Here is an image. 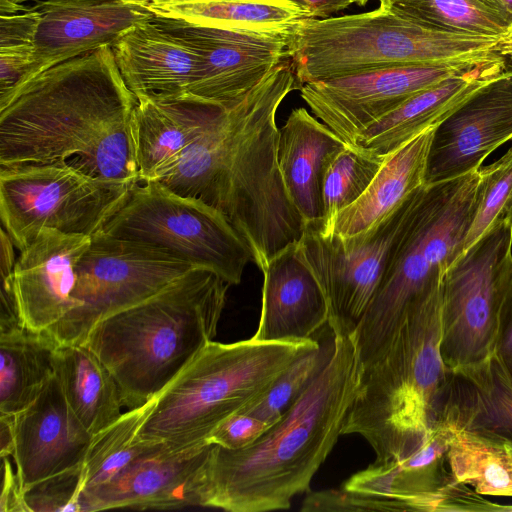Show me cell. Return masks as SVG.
Instances as JSON below:
<instances>
[{
    "label": "cell",
    "instance_id": "obj_1",
    "mask_svg": "<svg viewBox=\"0 0 512 512\" xmlns=\"http://www.w3.org/2000/svg\"><path fill=\"white\" fill-rule=\"evenodd\" d=\"M137 103L111 46L50 67L0 109V167L67 163L136 184Z\"/></svg>",
    "mask_w": 512,
    "mask_h": 512
},
{
    "label": "cell",
    "instance_id": "obj_2",
    "mask_svg": "<svg viewBox=\"0 0 512 512\" xmlns=\"http://www.w3.org/2000/svg\"><path fill=\"white\" fill-rule=\"evenodd\" d=\"M361 366L349 336L334 335L327 366L282 417L251 445L212 444L203 507L230 512L286 510L310 484L342 435L357 396Z\"/></svg>",
    "mask_w": 512,
    "mask_h": 512
},
{
    "label": "cell",
    "instance_id": "obj_3",
    "mask_svg": "<svg viewBox=\"0 0 512 512\" xmlns=\"http://www.w3.org/2000/svg\"><path fill=\"white\" fill-rule=\"evenodd\" d=\"M229 286L216 273L193 268L93 328L84 344L112 373L125 407L157 396L213 340Z\"/></svg>",
    "mask_w": 512,
    "mask_h": 512
},
{
    "label": "cell",
    "instance_id": "obj_4",
    "mask_svg": "<svg viewBox=\"0 0 512 512\" xmlns=\"http://www.w3.org/2000/svg\"><path fill=\"white\" fill-rule=\"evenodd\" d=\"M440 342L441 290L409 307L388 346L362 370L342 435L363 437L375 463L403 458L438 422L449 375Z\"/></svg>",
    "mask_w": 512,
    "mask_h": 512
},
{
    "label": "cell",
    "instance_id": "obj_5",
    "mask_svg": "<svg viewBox=\"0 0 512 512\" xmlns=\"http://www.w3.org/2000/svg\"><path fill=\"white\" fill-rule=\"evenodd\" d=\"M319 343L210 341L155 397L140 438L172 450L208 444L220 424L258 399L294 360Z\"/></svg>",
    "mask_w": 512,
    "mask_h": 512
},
{
    "label": "cell",
    "instance_id": "obj_6",
    "mask_svg": "<svg viewBox=\"0 0 512 512\" xmlns=\"http://www.w3.org/2000/svg\"><path fill=\"white\" fill-rule=\"evenodd\" d=\"M478 170L425 185L413 217L362 319L349 335L363 370L385 350L409 307L441 290L463 252L475 211Z\"/></svg>",
    "mask_w": 512,
    "mask_h": 512
},
{
    "label": "cell",
    "instance_id": "obj_7",
    "mask_svg": "<svg viewBox=\"0 0 512 512\" xmlns=\"http://www.w3.org/2000/svg\"><path fill=\"white\" fill-rule=\"evenodd\" d=\"M498 42L499 36L431 29L379 6L359 14L306 18L288 48L300 90L309 82L384 67L483 59L496 53Z\"/></svg>",
    "mask_w": 512,
    "mask_h": 512
},
{
    "label": "cell",
    "instance_id": "obj_8",
    "mask_svg": "<svg viewBox=\"0 0 512 512\" xmlns=\"http://www.w3.org/2000/svg\"><path fill=\"white\" fill-rule=\"evenodd\" d=\"M102 231L162 249L230 285L239 284L253 262L248 244L222 212L157 181L136 183Z\"/></svg>",
    "mask_w": 512,
    "mask_h": 512
},
{
    "label": "cell",
    "instance_id": "obj_9",
    "mask_svg": "<svg viewBox=\"0 0 512 512\" xmlns=\"http://www.w3.org/2000/svg\"><path fill=\"white\" fill-rule=\"evenodd\" d=\"M135 184L86 174L67 164L0 167V216L22 250L44 228L93 236Z\"/></svg>",
    "mask_w": 512,
    "mask_h": 512
},
{
    "label": "cell",
    "instance_id": "obj_10",
    "mask_svg": "<svg viewBox=\"0 0 512 512\" xmlns=\"http://www.w3.org/2000/svg\"><path fill=\"white\" fill-rule=\"evenodd\" d=\"M512 274V224L485 233L447 268L441 287L440 351L448 371L497 353L500 314Z\"/></svg>",
    "mask_w": 512,
    "mask_h": 512
},
{
    "label": "cell",
    "instance_id": "obj_11",
    "mask_svg": "<svg viewBox=\"0 0 512 512\" xmlns=\"http://www.w3.org/2000/svg\"><path fill=\"white\" fill-rule=\"evenodd\" d=\"M193 268L157 247L100 231L76 266L74 309L47 333L58 345L84 344L100 321L155 295Z\"/></svg>",
    "mask_w": 512,
    "mask_h": 512
},
{
    "label": "cell",
    "instance_id": "obj_12",
    "mask_svg": "<svg viewBox=\"0 0 512 512\" xmlns=\"http://www.w3.org/2000/svg\"><path fill=\"white\" fill-rule=\"evenodd\" d=\"M424 186L365 233L343 238L305 223L298 246L326 295L333 335L349 336L359 324L413 220Z\"/></svg>",
    "mask_w": 512,
    "mask_h": 512
},
{
    "label": "cell",
    "instance_id": "obj_13",
    "mask_svg": "<svg viewBox=\"0 0 512 512\" xmlns=\"http://www.w3.org/2000/svg\"><path fill=\"white\" fill-rule=\"evenodd\" d=\"M489 57L384 67L309 82L301 87L300 94L314 116L353 145L364 130L412 95Z\"/></svg>",
    "mask_w": 512,
    "mask_h": 512
},
{
    "label": "cell",
    "instance_id": "obj_14",
    "mask_svg": "<svg viewBox=\"0 0 512 512\" xmlns=\"http://www.w3.org/2000/svg\"><path fill=\"white\" fill-rule=\"evenodd\" d=\"M198 58L197 78L189 93L230 106L290 56L291 37L197 26L153 17Z\"/></svg>",
    "mask_w": 512,
    "mask_h": 512
},
{
    "label": "cell",
    "instance_id": "obj_15",
    "mask_svg": "<svg viewBox=\"0 0 512 512\" xmlns=\"http://www.w3.org/2000/svg\"><path fill=\"white\" fill-rule=\"evenodd\" d=\"M457 430L439 420L424 440L401 459L373 462L342 488L391 500L396 511H463L467 488L449 469L447 453Z\"/></svg>",
    "mask_w": 512,
    "mask_h": 512
},
{
    "label": "cell",
    "instance_id": "obj_16",
    "mask_svg": "<svg viewBox=\"0 0 512 512\" xmlns=\"http://www.w3.org/2000/svg\"><path fill=\"white\" fill-rule=\"evenodd\" d=\"M212 444L172 450L165 444L132 461L109 481L81 494L82 512L203 507Z\"/></svg>",
    "mask_w": 512,
    "mask_h": 512
},
{
    "label": "cell",
    "instance_id": "obj_17",
    "mask_svg": "<svg viewBox=\"0 0 512 512\" xmlns=\"http://www.w3.org/2000/svg\"><path fill=\"white\" fill-rule=\"evenodd\" d=\"M512 138V71L504 70L433 129L425 185L461 177Z\"/></svg>",
    "mask_w": 512,
    "mask_h": 512
},
{
    "label": "cell",
    "instance_id": "obj_18",
    "mask_svg": "<svg viewBox=\"0 0 512 512\" xmlns=\"http://www.w3.org/2000/svg\"><path fill=\"white\" fill-rule=\"evenodd\" d=\"M91 237L44 228L20 250L14 288L23 327L47 332L74 309L76 266Z\"/></svg>",
    "mask_w": 512,
    "mask_h": 512
},
{
    "label": "cell",
    "instance_id": "obj_19",
    "mask_svg": "<svg viewBox=\"0 0 512 512\" xmlns=\"http://www.w3.org/2000/svg\"><path fill=\"white\" fill-rule=\"evenodd\" d=\"M32 79L59 63L112 46L134 26L153 16L125 0H43L35 5Z\"/></svg>",
    "mask_w": 512,
    "mask_h": 512
},
{
    "label": "cell",
    "instance_id": "obj_20",
    "mask_svg": "<svg viewBox=\"0 0 512 512\" xmlns=\"http://www.w3.org/2000/svg\"><path fill=\"white\" fill-rule=\"evenodd\" d=\"M92 435L70 410L53 375L37 398L13 415V453L20 487L82 464Z\"/></svg>",
    "mask_w": 512,
    "mask_h": 512
},
{
    "label": "cell",
    "instance_id": "obj_21",
    "mask_svg": "<svg viewBox=\"0 0 512 512\" xmlns=\"http://www.w3.org/2000/svg\"><path fill=\"white\" fill-rule=\"evenodd\" d=\"M298 242L274 255L261 269V315L251 337L256 341H307L328 323L326 295Z\"/></svg>",
    "mask_w": 512,
    "mask_h": 512
},
{
    "label": "cell",
    "instance_id": "obj_22",
    "mask_svg": "<svg viewBox=\"0 0 512 512\" xmlns=\"http://www.w3.org/2000/svg\"><path fill=\"white\" fill-rule=\"evenodd\" d=\"M504 70V57L496 53L471 69L412 95L364 130L353 145L385 157L436 127L475 91Z\"/></svg>",
    "mask_w": 512,
    "mask_h": 512
},
{
    "label": "cell",
    "instance_id": "obj_23",
    "mask_svg": "<svg viewBox=\"0 0 512 512\" xmlns=\"http://www.w3.org/2000/svg\"><path fill=\"white\" fill-rule=\"evenodd\" d=\"M439 420L457 432L512 444V373L498 353L449 371Z\"/></svg>",
    "mask_w": 512,
    "mask_h": 512
},
{
    "label": "cell",
    "instance_id": "obj_24",
    "mask_svg": "<svg viewBox=\"0 0 512 512\" xmlns=\"http://www.w3.org/2000/svg\"><path fill=\"white\" fill-rule=\"evenodd\" d=\"M152 19L111 46L123 80L137 99L189 93L198 74L197 55Z\"/></svg>",
    "mask_w": 512,
    "mask_h": 512
},
{
    "label": "cell",
    "instance_id": "obj_25",
    "mask_svg": "<svg viewBox=\"0 0 512 512\" xmlns=\"http://www.w3.org/2000/svg\"><path fill=\"white\" fill-rule=\"evenodd\" d=\"M224 105L191 93L138 98L134 113V142L140 181L158 170L200 136Z\"/></svg>",
    "mask_w": 512,
    "mask_h": 512
},
{
    "label": "cell",
    "instance_id": "obj_26",
    "mask_svg": "<svg viewBox=\"0 0 512 512\" xmlns=\"http://www.w3.org/2000/svg\"><path fill=\"white\" fill-rule=\"evenodd\" d=\"M347 143L305 108L279 129L278 163L286 190L305 223L323 217L322 179L330 158Z\"/></svg>",
    "mask_w": 512,
    "mask_h": 512
},
{
    "label": "cell",
    "instance_id": "obj_27",
    "mask_svg": "<svg viewBox=\"0 0 512 512\" xmlns=\"http://www.w3.org/2000/svg\"><path fill=\"white\" fill-rule=\"evenodd\" d=\"M433 129L426 130L387 155L364 193L341 210L328 225L307 224L322 232L346 238L365 233L383 221L425 185Z\"/></svg>",
    "mask_w": 512,
    "mask_h": 512
},
{
    "label": "cell",
    "instance_id": "obj_28",
    "mask_svg": "<svg viewBox=\"0 0 512 512\" xmlns=\"http://www.w3.org/2000/svg\"><path fill=\"white\" fill-rule=\"evenodd\" d=\"M153 17L291 37L311 13L288 0H125Z\"/></svg>",
    "mask_w": 512,
    "mask_h": 512
},
{
    "label": "cell",
    "instance_id": "obj_29",
    "mask_svg": "<svg viewBox=\"0 0 512 512\" xmlns=\"http://www.w3.org/2000/svg\"><path fill=\"white\" fill-rule=\"evenodd\" d=\"M53 368L70 410L91 435L122 415L115 378L86 344L57 345Z\"/></svg>",
    "mask_w": 512,
    "mask_h": 512
},
{
    "label": "cell",
    "instance_id": "obj_30",
    "mask_svg": "<svg viewBox=\"0 0 512 512\" xmlns=\"http://www.w3.org/2000/svg\"><path fill=\"white\" fill-rule=\"evenodd\" d=\"M237 117L236 103L225 106L213 123L150 181H157L181 196L202 200L220 211L223 170Z\"/></svg>",
    "mask_w": 512,
    "mask_h": 512
},
{
    "label": "cell",
    "instance_id": "obj_31",
    "mask_svg": "<svg viewBox=\"0 0 512 512\" xmlns=\"http://www.w3.org/2000/svg\"><path fill=\"white\" fill-rule=\"evenodd\" d=\"M57 343L47 332L23 326L0 331V415L25 409L54 375Z\"/></svg>",
    "mask_w": 512,
    "mask_h": 512
},
{
    "label": "cell",
    "instance_id": "obj_32",
    "mask_svg": "<svg viewBox=\"0 0 512 512\" xmlns=\"http://www.w3.org/2000/svg\"><path fill=\"white\" fill-rule=\"evenodd\" d=\"M379 6L431 29L500 36L512 25L502 0H379Z\"/></svg>",
    "mask_w": 512,
    "mask_h": 512
},
{
    "label": "cell",
    "instance_id": "obj_33",
    "mask_svg": "<svg viewBox=\"0 0 512 512\" xmlns=\"http://www.w3.org/2000/svg\"><path fill=\"white\" fill-rule=\"evenodd\" d=\"M155 397L140 407L128 409L111 425L92 435L81 464L82 492L109 481L135 459L164 445L139 436Z\"/></svg>",
    "mask_w": 512,
    "mask_h": 512
},
{
    "label": "cell",
    "instance_id": "obj_34",
    "mask_svg": "<svg viewBox=\"0 0 512 512\" xmlns=\"http://www.w3.org/2000/svg\"><path fill=\"white\" fill-rule=\"evenodd\" d=\"M447 461L453 478L477 494L512 497V452L506 444L458 432Z\"/></svg>",
    "mask_w": 512,
    "mask_h": 512
},
{
    "label": "cell",
    "instance_id": "obj_35",
    "mask_svg": "<svg viewBox=\"0 0 512 512\" xmlns=\"http://www.w3.org/2000/svg\"><path fill=\"white\" fill-rule=\"evenodd\" d=\"M385 157L349 144L337 151L328 161L322 179L323 217L313 223L326 226L354 203L368 188Z\"/></svg>",
    "mask_w": 512,
    "mask_h": 512
},
{
    "label": "cell",
    "instance_id": "obj_36",
    "mask_svg": "<svg viewBox=\"0 0 512 512\" xmlns=\"http://www.w3.org/2000/svg\"><path fill=\"white\" fill-rule=\"evenodd\" d=\"M39 18L35 6L0 14V109L32 80Z\"/></svg>",
    "mask_w": 512,
    "mask_h": 512
},
{
    "label": "cell",
    "instance_id": "obj_37",
    "mask_svg": "<svg viewBox=\"0 0 512 512\" xmlns=\"http://www.w3.org/2000/svg\"><path fill=\"white\" fill-rule=\"evenodd\" d=\"M333 352L334 335L294 360L264 394L239 413L251 414L273 425L321 374Z\"/></svg>",
    "mask_w": 512,
    "mask_h": 512
},
{
    "label": "cell",
    "instance_id": "obj_38",
    "mask_svg": "<svg viewBox=\"0 0 512 512\" xmlns=\"http://www.w3.org/2000/svg\"><path fill=\"white\" fill-rule=\"evenodd\" d=\"M475 211L463 251L503 223L512 224V148L494 163L478 169Z\"/></svg>",
    "mask_w": 512,
    "mask_h": 512
},
{
    "label": "cell",
    "instance_id": "obj_39",
    "mask_svg": "<svg viewBox=\"0 0 512 512\" xmlns=\"http://www.w3.org/2000/svg\"><path fill=\"white\" fill-rule=\"evenodd\" d=\"M81 465L40 480L23 491L27 512H82Z\"/></svg>",
    "mask_w": 512,
    "mask_h": 512
},
{
    "label": "cell",
    "instance_id": "obj_40",
    "mask_svg": "<svg viewBox=\"0 0 512 512\" xmlns=\"http://www.w3.org/2000/svg\"><path fill=\"white\" fill-rule=\"evenodd\" d=\"M14 243L4 228L0 236V331L22 326L14 288Z\"/></svg>",
    "mask_w": 512,
    "mask_h": 512
},
{
    "label": "cell",
    "instance_id": "obj_41",
    "mask_svg": "<svg viewBox=\"0 0 512 512\" xmlns=\"http://www.w3.org/2000/svg\"><path fill=\"white\" fill-rule=\"evenodd\" d=\"M271 425L248 413H236L220 424L207 442L229 450L245 448L255 442Z\"/></svg>",
    "mask_w": 512,
    "mask_h": 512
},
{
    "label": "cell",
    "instance_id": "obj_42",
    "mask_svg": "<svg viewBox=\"0 0 512 512\" xmlns=\"http://www.w3.org/2000/svg\"><path fill=\"white\" fill-rule=\"evenodd\" d=\"M10 457L9 455L1 457L0 512H27L18 475L11 465Z\"/></svg>",
    "mask_w": 512,
    "mask_h": 512
},
{
    "label": "cell",
    "instance_id": "obj_43",
    "mask_svg": "<svg viewBox=\"0 0 512 512\" xmlns=\"http://www.w3.org/2000/svg\"><path fill=\"white\" fill-rule=\"evenodd\" d=\"M497 353L507 364L512 365V274L502 304Z\"/></svg>",
    "mask_w": 512,
    "mask_h": 512
},
{
    "label": "cell",
    "instance_id": "obj_44",
    "mask_svg": "<svg viewBox=\"0 0 512 512\" xmlns=\"http://www.w3.org/2000/svg\"><path fill=\"white\" fill-rule=\"evenodd\" d=\"M13 444V415H0V457H12Z\"/></svg>",
    "mask_w": 512,
    "mask_h": 512
},
{
    "label": "cell",
    "instance_id": "obj_45",
    "mask_svg": "<svg viewBox=\"0 0 512 512\" xmlns=\"http://www.w3.org/2000/svg\"><path fill=\"white\" fill-rule=\"evenodd\" d=\"M496 53L504 58H512V25L499 36Z\"/></svg>",
    "mask_w": 512,
    "mask_h": 512
},
{
    "label": "cell",
    "instance_id": "obj_46",
    "mask_svg": "<svg viewBox=\"0 0 512 512\" xmlns=\"http://www.w3.org/2000/svg\"><path fill=\"white\" fill-rule=\"evenodd\" d=\"M288 1L293 2V3H295L296 5H298L299 7H301V8H303V9H305V10H307V11H309V12H310L309 7H308V5L306 4V2H305L304 0H288ZM310 13H311V12H310ZM311 15H312V14H311ZM312 17H313V16H312Z\"/></svg>",
    "mask_w": 512,
    "mask_h": 512
},
{
    "label": "cell",
    "instance_id": "obj_47",
    "mask_svg": "<svg viewBox=\"0 0 512 512\" xmlns=\"http://www.w3.org/2000/svg\"><path fill=\"white\" fill-rule=\"evenodd\" d=\"M505 70L512 71V58H504Z\"/></svg>",
    "mask_w": 512,
    "mask_h": 512
},
{
    "label": "cell",
    "instance_id": "obj_48",
    "mask_svg": "<svg viewBox=\"0 0 512 512\" xmlns=\"http://www.w3.org/2000/svg\"><path fill=\"white\" fill-rule=\"evenodd\" d=\"M353 3H356L359 6H365L369 0H352Z\"/></svg>",
    "mask_w": 512,
    "mask_h": 512
},
{
    "label": "cell",
    "instance_id": "obj_49",
    "mask_svg": "<svg viewBox=\"0 0 512 512\" xmlns=\"http://www.w3.org/2000/svg\"><path fill=\"white\" fill-rule=\"evenodd\" d=\"M512 12V0H502Z\"/></svg>",
    "mask_w": 512,
    "mask_h": 512
},
{
    "label": "cell",
    "instance_id": "obj_50",
    "mask_svg": "<svg viewBox=\"0 0 512 512\" xmlns=\"http://www.w3.org/2000/svg\"><path fill=\"white\" fill-rule=\"evenodd\" d=\"M8 1L13 2L15 4H21L23 2L30 1V0H8Z\"/></svg>",
    "mask_w": 512,
    "mask_h": 512
},
{
    "label": "cell",
    "instance_id": "obj_51",
    "mask_svg": "<svg viewBox=\"0 0 512 512\" xmlns=\"http://www.w3.org/2000/svg\"><path fill=\"white\" fill-rule=\"evenodd\" d=\"M510 451L512 452V444L507 445Z\"/></svg>",
    "mask_w": 512,
    "mask_h": 512
},
{
    "label": "cell",
    "instance_id": "obj_52",
    "mask_svg": "<svg viewBox=\"0 0 512 512\" xmlns=\"http://www.w3.org/2000/svg\"><path fill=\"white\" fill-rule=\"evenodd\" d=\"M509 369H510V371H511V373H512V365L509 367Z\"/></svg>",
    "mask_w": 512,
    "mask_h": 512
}]
</instances>
